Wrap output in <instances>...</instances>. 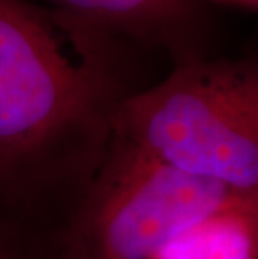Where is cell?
Masks as SVG:
<instances>
[{
	"label": "cell",
	"mask_w": 258,
	"mask_h": 259,
	"mask_svg": "<svg viewBox=\"0 0 258 259\" xmlns=\"http://www.w3.org/2000/svg\"><path fill=\"white\" fill-rule=\"evenodd\" d=\"M123 57L67 14L0 0V209L59 239L134 94Z\"/></svg>",
	"instance_id": "obj_1"
},
{
	"label": "cell",
	"mask_w": 258,
	"mask_h": 259,
	"mask_svg": "<svg viewBox=\"0 0 258 259\" xmlns=\"http://www.w3.org/2000/svg\"><path fill=\"white\" fill-rule=\"evenodd\" d=\"M153 259H258V189L205 214Z\"/></svg>",
	"instance_id": "obj_5"
},
{
	"label": "cell",
	"mask_w": 258,
	"mask_h": 259,
	"mask_svg": "<svg viewBox=\"0 0 258 259\" xmlns=\"http://www.w3.org/2000/svg\"><path fill=\"white\" fill-rule=\"evenodd\" d=\"M237 191L186 174L111 131L106 156L59 236L57 259H153Z\"/></svg>",
	"instance_id": "obj_3"
},
{
	"label": "cell",
	"mask_w": 258,
	"mask_h": 259,
	"mask_svg": "<svg viewBox=\"0 0 258 259\" xmlns=\"http://www.w3.org/2000/svg\"><path fill=\"white\" fill-rule=\"evenodd\" d=\"M116 46L142 44L173 54L176 65L201 59L196 0H44Z\"/></svg>",
	"instance_id": "obj_4"
},
{
	"label": "cell",
	"mask_w": 258,
	"mask_h": 259,
	"mask_svg": "<svg viewBox=\"0 0 258 259\" xmlns=\"http://www.w3.org/2000/svg\"><path fill=\"white\" fill-rule=\"evenodd\" d=\"M111 131L186 174L258 189V60L201 57L119 101Z\"/></svg>",
	"instance_id": "obj_2"
},
{
	"label": "cell",
	"mask_w": 258,
	"mask_h": 259,
	"mask_svg": "<svg viewBox=\"0 0 258 259\" xmlns=\"http://www.w3.org/2000/svg\"><path fill=\"white\" fill-rule=\"evenodd\" d=\"M241 2H258V0H241Z\"/></svg>",
	"instance_id": "obj_7"
},
{
	"label": "cell",
	"mask_w": 258,
	"mask_h": 259,
	"mask_svg": "<svg viewBox=\"0 0 258 259\" xmlns=\"http://www.w3.org/2000/svg\"><path fill=\"white\" fill-rule=\"evenodd\" d=\"M59 239L0 209V259H57Z\"/></svg>",
	"instance_id": "obj_6"
}]
</instances>
